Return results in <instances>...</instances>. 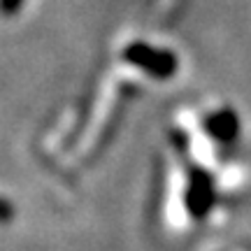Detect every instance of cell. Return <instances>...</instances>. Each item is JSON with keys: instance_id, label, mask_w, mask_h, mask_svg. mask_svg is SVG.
Listing matches in <instances>:
<instances>
[{"instance_id": "1", "label": "cell", "mask_w": 251, "mask_h": 251, "mask_svg": "<svg viewBox=\"0 0 251 251\" xmlns=\"http://www.w3.org/2000/svg\"><path fill=\"white\" fill-rule=\"evenodd\" d=\"M124 58H126V63H130L135 68L149 72L151 77H161V79L172 77V72L177 70L175 54L156 49V47H149V45H144V42H135V45L126 47Z\"/></svg>"}, {"instance_id": "2", "label": "cell", "mask_w": 251, "mask_h": 251, "mask_svg": "<svg viewBox=\"0 0 251 251\" xmlns=\"http://www.w3.org/2000/svg\"><path fill=\"white\" fill-rule=\"evenodd\" d=\"M212 200H214V191H212L209 179L207 177H196L191 181V188H188V209L196 216H202L209 212Z\"/></svg>"}, {"instance_id": "3", "label": "cell", "mask_w": 251, "mask_h": 251, "mask_svg": "<svg viewBox=\"0 0 251 251\" xmlns=\"http://www.w3.org/2000/svg\"><path fill=\"white\" fill-rule=\"evenodd\" d=\"M237 117H235L230 109H219L216 114L207 117V133L221 140V142H230L235 135H237Z\"/></svg>"}, {"instance_id": "4", "label": "cell", "mask_w": 251, "mask_h": 251, "mask_svg": "<svg viewBox=\"0 0 251 251\" xmlns=\"http://www.w3.org/2000/svg\"><path fill=\"white\" fill-rule=\"evenodd\" d=\"M21 2H24V0H0V9H2L5 14H12L14 9L21 7Z\"/></svg>"}, {"instance_id": "5", "label": "cell", "mask_w": 251, "mask_h": 251, "mask_svg": "<svg viewBox=\"0 0 251 251\" xmlns=\"http://www.w3.org/2000/svg\"><path fill=\"white\" fill-rule=\"evenodd\" d=\"M12 207H9V202H5V200H0V221H7V219H12Z\"/></svg>"}]
</instances>
